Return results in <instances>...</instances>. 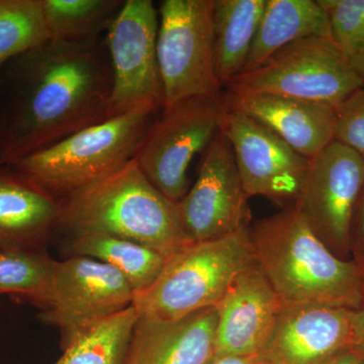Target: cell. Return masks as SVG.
I'll use <instances>...</instances> for the list:
<instances>
[{"instance_id": "obj_1", "label": "cell", "mask_w": 364, "mask_h": 364, "mask_svg": "<svg viewBox=\"0 0 364 364\" xmlns=\"http://www.w3.org/2000/svg\"><path fill=\"white\" fill-rule=\"evenodd\" d=\"M112 72L105 43L49 39L0 68V165L112 117Z\"/></svg>"}, {"instance_id": "obj_2", "label": "cell", "mask_w": 364, "mask_h": 364, "mask_svg": "<svg viewBox=\"0 0 364 364\" xmlns=\"http://www.w3.org/2000/svg\"><path fill=\"white\" fill-rule=\"evenodd\" d=\"M254 262L286 304H317L354 310L363 268L321 241L296 205L250 224Z\"/></svg>"}, {"instance_id": "obj_3", "label": "cell", "mask_w": 364, "mask_h": 364, "mask_svg": "<svg viewBox=\"0 0 364 364\" xmlns=\"http://www.w3.org/2000/svg\"><path fill=\"white\" fill-rule=\"evenodd\" d=\"M59 226L72 236L105 234L127 239L167 258L188 244L176 203L151 183L135 159L62 200Z\"/></svg>"}, {"instance_id": "obj_4", "label": "cell", "mask_w": 364, "mask_h": 364, "mask_svg": "<svg viewBox=\"0 0 364 364\" xmlns=\"http://www.w3.org/2000/svg\"><path fill=\"white\" fill-rule=\"evenodd\" d=\"M160 111L153 105L135 107L9 167L58 200H64L112 176L133 160Z\"/></svg>"}, {"instance_id": "obj_5", "label": "cell", "mask_w": 364, "mask_h": 364, "mask_svg": "<svg viewBox=\"0 0 364 364\" xmlns=\"http://www.w3.org/2000/svg\"><path fill=\"white\" fill-rule=\"evenodd\" d=\"M248 228L186 244L170 255L154 284L136 294L133 306L139 315L174 321L217 306L235 277L254 261Z\"/></svg>"}, {"instance_id": "obj_6", "label": "cell", "mask_w": 364, "mask_h": 364, "mask_svg": "<svg viewBox=\"0 0 364 364\" xmlns=\"http://www.w3.org/2000/svg\"><path fill=\"white\" fill-rule=\"evenodd\" d=\"M226 87L229 95L267 93L338 107L363 85L332 39L314 36L286 46Z\"/></svg>"}, {"instance_id": "obj_7", "label": "cell", "mask_w": 364, "mask_h": 364, "mask_svg": "<svg viewBox=\"0 0 364 364\" xmlns=\"http://www.w3.org/2000/svg\"><path fill=\"white\" fill-rule=\"evenodd\" d=\"M227 109L224 97H198L162 109L144 136L135 158L151 183L172 203L189 191L193 158L208 149L221 133Z\"/></svg>"}, {"instance_id": "obj_8", "label": "cell", "mask_w": 364, "mask_h": 364, "mask_svg": "<svg viewBox=\"0 0 364 364\" xmlns=\"http://www.w3.org/2000/svg\"><path fill=\"white\" fill-rule=\"evenodd\" d=\"M213 4L214 0H164L160 4L157 58L164 109L188 98L221 95Z\"/></svg>"}, {"instance_id": "obj_9", "label": "cell", "mask_w": 364, "mask_h": 364, "mask_svg": "<svg viewBox=\"0 0 364 364\" xmlns=\"http://www.w3.org/2000/svg\"><path fill=\"white\" fill-rule=\"evenodd\" d=\"M159 11L151 0H126L105 35L112 72V117L142 105L164 109L157 58Z\"/></svg>"}, {"instance_id": "obj_10", "label": "cell", "mask_w": 364, "mask_h": 364, "mask_svg": "<svg viewBox=\"0 0 364 364\" xmlns=\"http://www.w3.org/2000/svg\"><path fill=\"white\" fill-rule=\"evenodd\" d=\"M364 186V160L332 141L311 159L294 205L321 241L342 259H351V226Z\"/></svg>"}, {"instance_id": "obj_11", "label": "cell", "mask_w": 364, "mask_h": 364, "mask_svg": "<svg viewBox=\"0 0 364 364\" xmlns=\"http://www.w3.org/2000/svg\"><path fill=\"white\" fill-rule=\"evenodd\" d=\"M135 291L102 261L70 255L55 261L52 303L40 320L61 333L62 348L86 328L133 306Z\"/></svg>"}, {"instance_id": "obj_12", "label": "cell", "mask_w": 364, "mask_h": 364, "mask_svg": "<svg viewBox=\"0 0 364 364\" xmlns=\"http://www.w3.org/2000/svg\"><path fill=\"white\" fill-rule=\"evenodd\" d=\"M248 200L231 145L221 132L205 151L193 188L176 203L184 239L196 243L246 229L251 224Z\"/></svg>"}, {"instance_id": "obj_13", "label": "cell", "mask_w": 364, "mask_h": 364, "mask_svg": "<svg viewBox=\"0 0 364 364\" xmlns=\"http://www.w3.org/2000/svg\"><path fill=\"white\" fill-rule=\"evenodd\" d=\"M221 132L231 145L249 198L263 196L289 207L296 203L311 159L301 156L252 117L228 105Z\"/></svg>"}, {"instance_id": "obj_14", "label": "cell", "mask_w": 364, "mask_h": 364, "mask_svg": "<svg viewBox=\"0 0 364 364\" xmlns=\"http://www.w3.org/2000/svg\"><path fill=\"white\" fill-rule=\"evenodd\" d=\"M282 305L253 261L235 277L215 306L218 321L213 358L262 353Z\"/></svg>"}, {"instance_id": "obj_15", "label": "cell", "mask_w": 364, "mask_h": 364, "mask_svg": "<svg viewBox=\"0 0 364 364\" xmlns=\"http://www.w3.org/2000/svg\"><path fill=\"white\" fill-rule=\"evenodd\" d=\"M353 343L350 309L284 303L262 353L272 364H324Z\"/></svg>"}, {"instance_id": "obj_16", "label": "cell", "mask_w": 364, "mask_h": 364, "mask_svg": "<svg viewBox=\"0 0 364 364\" xmlns=\"http://www.w3.org/2000/svg\"><path fill=\"white\" fill-rule=\"evenodd\" d=\"M224 98L228 107L267 127L308 159L335 140L337 107L267 93L228 95Z\"/></svg>"}, {"instance_id": "obj_17", "label": "cell", "mask_w": 364, "mask_h": 364, "mask_svg": "<svg viewBox=\"0 0 364 364\" xmlns=\"http://www.w3.org/2000/svg\"><path fill=\"white\" fill-rule=\"evenodd\" d=\"M217 321L215 306L174 321L140 315L126 364H208Z\"/></svg>"}, {"instance_id": "obj_18", "label": "cell", "mask_w": 364, "mask_h": 364, "mask_svg": "<svg viewBox=\"0 0 364 364\" xmlns=\"http://www.w3.org/2000/svg\"><path fill=\"white\" fill-rule=\"evenodd\" d=\"M61 215V200L0 165V249L42 247Z\"/></svg>"}, {"instance_id": "obj_19", "label": "cell", "mask_w": 364, "mask_h": 364, "mask_svg": "<svg viewBox=\"0 0 364 364\" xmlns=\"http://www.w3.org/2000/svg\"><path fill=\"white\" fill-rule=\"evenodd\" d=\"M314 36L332 39L329 21L318 0H267L242 73L257 68L286 46Z\"/></svg>"}, {"instance_id": "obj_20", "label": "cell", "mask_w": 364, "mask_h": 364, "mask_svg": "<svg viewBox=\"0 0 364 364\" xmlns=\"http://www.w3.org/2000/svg\"><path fill=\"white\" fill-rule=\"evenodd\" d=\"M265 4L267 0H214L215 75L222 87L243 72Z\"/></svg>"}, {"instance_id": "obj_21", "label": "cell", "mask_w": 364, "mask_h": 364, "mask_svg": "<svg viewBox=\"0 0 364 364\" xmlns=\"http://www.w3.org/2000/svg\"><path fill=\"white\" fill-rule=\"evenodd\" d=\"M71 255L102 261L121 273L136 294L149 289L161 273L167 257L136 242L105 234L72 236Z\"/></svg>"}, {"instance_id": "obj_22", "label": "cell", "mask_w": 364, "mask_h": 364, "mask_svg": "<svg viewBox=\"0 0 364 364\" xmlns=\"http://www.w3.org/2000/svg\"><path fill=\"white\" fill-rule=\"evenodd\" d=\"M139 315L133 306L86 328L56 364H126Z\"/></svg>"}, {"instance_id": "obj_23", "label": "cell", "mask_w": 364, "mask_h": 364, "mask_svg": "<svg viewBox=\"0 0 364 364\" xmlns=\"http://www.w3.org/2000/svg\"><path fill=\"white\" fill-rule=\"evenodd\" d=\"M55 261L41 248L0 249V294H9L38 306L52 303Z\"/></svg>"}, {"instance_id": "obj_24", "label": "cell", "mask_w": 364, "mask_h": 364, "mask_svg": "<svg viewBox=\"0 0 364 364\" xmlns=\"http://www.w3.org/2000/svg\"><path fill=\"white\" fill-rule=\"evenodd\" d=\"M50 39H97L123 6L121 0H40Z\"/></svg>"}, {"instance_id": "obj_25", "label": "cell", "mask_w": 364, "mask_h": 364, "mask_svg": "<svg viewBox=\"0 0 364 364\" xmlns=\"http://www.w3.org/2000/svg\"><path fill=\"white\" fill-rule=\"evenodd\" d=\"M49 39L40 0H0V68Z\"/></svg>"}, {"instance_id": "obj_26", "label": "cell", "mask_w": 364, "mask_h": 364, "mask_svg": "<svg viewBox=\"0 0 364 364\" xmlns=\"http://www.w3.org/2000/svg\"><path fill=\"white\" fill-rule=\"evenodd\" d=\"M324 9L333 42L350 61L364 49V0H318Z\"/></svg>"}, {"instance_id": "obj_27", "label": "cell", "mask_w": 364, "mask_h": 364, "mask_svg": "<svg viewBox=\"0 0 364 364\" xmlns=\"http://www.w3.org/2000/svg\"><path fill=\"white\" fill-rule=\"evenodd\" d=\"M335 140L364 160V87L352 93L337 107Z\"/></svg>"}, {"instance_id": "obj_28", "label": "cell", "mask_w": 364, "mask_h": 364, "mask_svg": "<svg viewBox=\"0 0 364 364\" xmlns=\"http://www.w3.org/2000/svg\"><path fill=\"white\" fill-rule=\"evenodd\" d=\"M351 259L355 261L360 267H364V186L359 196L353 220H352Z\"/></svg>"}, {"instance_id": "obj_29", "label": "cell", "mask_w": 364, "mask_h": 364, "mask_svg": "<svg viewBox=\"0 0 364 364\" xmlns=\"http://www.w3.org/2000/svg\"><path fill=\"white\" fill-rule=\"evenodd\" d=\"M363 279H361L360 301L358 306L352 310L353 322L354 343L353 349L364 359V267Z\"/></svg>"}, {"instance_id": "obj_30", "label": "cell", "mask_w": 364, "mask_h": 364, "mask_svg": "<svg viewBox=\"0 0 364 364\" xmlns=\"http://www.w3.org/2000/svg\"><path fill=\"white\" fill-rule=\"evenodd\" d=\"M208 364H272L265 358L264 354H253V355L221 356L213 358Z\"/></svg>"}, {"instance_id": "obj_31", "label": "cell", "mask_w": 364, "mask_h": 364, "mask_svg": "<svg viewBox=\"0 0 364 364\" xmlns=\"http://www.w3.org/2000/svg\"><path fill=\"white\" fill-rule=\"evenodd\" d=\"M363 358L354 349H347L324 364H363Z\"/></svg>"}, {"instance_id": "obj_32", "label": "cell", "mask_w": 364, "mask_h": 364, "mask_svg": "<svg viewBox=\"0 0 364 364\" xmlns=\"http://www.w3.org/2000/svg\"><path fill=\"white\" fill-rule=\"evenodd\" d=\"M350 64L358 77L360 78L364 87V49L350 60Z\"/></svg>"}, {"instance_id": "obj_33", "label": "cell", "mask_w": 364, "mask_h": 364, "mask_svg": "<svg viewBox=\"0 0 364 364\" xmlns=\"http://www.w3.org/2000/svg\"><path fill=\"white\" fill-rule=\"evenodd\" d=\"M4 109H2L1 97H0V153H1L2 140H4Z\"/></svg>"}, {"instance_id": "obj_34", "label": "cell", "mask_w": 364, "mask_h": 364, "mask_svg": "<svg viewBox=\"0 0 364 364\" xmlns=\"http://www.w3.org/2000/svg\"><path fill=\"white\" fill-rule=\"evenodd\" d=\"M363 364H364V359H363Z\"/></svg>"}]
</instances>
